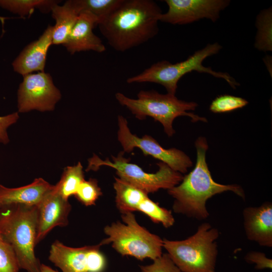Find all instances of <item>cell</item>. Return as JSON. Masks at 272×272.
<instances>
[{"instance_id":"obj_7","label":"cell","mask_w":272,"mask_h":272,"mask_svg":"<svg viewBox=\"0 0 272 272\" xmlns=\"http://www.w3.org/2000/svg\"><path fill=\"white\" fill-rule=\"evenodd\" d=\"M121 218L124 223L117 222L105 227L107 237L99 243L101 246L111 243L121 255L141 260H154L162 254L163 240L139 225L133 213L122 214Z\"/></svg>"},{"instance_id":"obj_2","label":"cell","mask_w":272,"mask_h":272,"mask_svg":"<svg viewBox=\"0 0 272 272\" xmlns=\"http://www.w3.org/2000/svg\"><path fill=\"white\" fill-rule=\"evenodd\" d=\"M196 161L193 169L183 176L178 185L168 189L174 199L173 210L189 218L201 220L207 219L209 213L207 200L213 196L231 191L245 199L242 188L237 184H221L213 179L206 159L209 146L205 137H199L195 142Z\"/></svg>"},{"instance_id":"obj_19","label":"cell","mask_w":272,"mask_h":272,"mask_svg":"<svg viewBox=\"0 0 272 272\" xmlns=\"http://www.w3.org/2000/svg\"><path fill=\"white\" fill-rule=\"evenodd\" d=\"M113 187L116 206L122 214L138 211L140 204L148 196L141 189L118 177H115Z\"/></svg>"},{"instance_id":"obj_25","label":"cell","mask_w":272,"mask_h":272,"mask_svg":"<svg viewBox=\"0 0 272 272\" xmlns=\"http://www.w3.org/2000/svg\"><path fill=\"white\" fill-rule=\"evenodd\" d=\"M102 194L97 180L90 178L88 180H85L80 184L74 195L85 206H90L95 205L96 200Z\"/></svg>"},{"instance_id":"obj_16","label":"cell","mask_w":272,"mask_h":272,"mask_svg":"<svg viewBox=\"0 0 272 272\" xmlns=\"http://www.w3.org/2000/svg\"><path fill=\"white\" fill-rule=\"evenodd\" d=\"M92 245L66 246L56 240L50 247L49 260L63 272H89V252Z\"/></svg>"},{"instance_id":"obj_9","label":"cell","mask_w":272,"mask_h":272,"mask_svg":"<svg viewBox=\"0 0 272 272\" xmlns=\"http://www.w3.org/2000/svg\"><path fill=\"white\" fill-rule=\"evenodd\" d=\"M118 140L124 152L130 153L135 148H139L145 156H151L180 173H185L192 166L190 158L182 151L174 148L165 149L149 135L139 138L132 134L126 119L121 115L118 116Z\"/></svg>"},{"instance_id":"obj_29","label":"cell","mask_w":272,"mask_h":272,"mask_svg":"<svg viewBox=\"0 0 272 272\" xmlns=\"http://www.w3.org/2000/svg\"><path fill=\"white\" fill-rule=\"evenodd\" d=\"M18 112H13L7 115L0 116V143L7 144L10 139L8 129L10 126L15 124L19 119Z\"/></svg>"},{"instance_id":"obj_4","label":"cell","mask_w":272,"mask_h":272,"mask_svg":"<svg viewBox=\"0 0 272 272\" xmlns=\"http://www.w3.org/2000/svg\"><path fill=\"white\" fill-rule=\"evenodd\" d=\"M115 96L119 103L126 107L138 119L143 120L150 116L160 122L169 137L175 132L172 124L178 116H188L194 122L207 121L205 117L187 112L195 109L198 106L196 102L179 100L175 95L162 94L155 90H141L137 99L130 98L120 92Z\"/></svg>"},{"instance_id":"obj_3","label":"cell","mask_w":272,"mask_h":272,"mask_svg":"<svg viewBox=\"0 0 272 272\" xmlns=\"http://www.w3.org/2000/svg\"><path fill=\"white\" fill-rule=\"evenodd\" d=\"M37 227V206H0V233L13 247L20 268L27 272H40L34 252Z\"/></svg>"},{"instance_id":"obj_5","label":"cell","mask_w":272,"mask_h":272,"mask_svg":"<svg viewBox=\"0 0 272 272\" xmlns=\"http://www.w3.org/2000/svg\"><path fill=\"white\" fill-rule=\"evenodd\" d=\"M222 47L218 43L209 44L204 48L196 51L186 60L175 63L166 60L156 62L141 73L127 79V83H154L162 85L167 93L175 95L179 80L192 71L207 73L223 79L234 89L239 83L229 74L216 72L211 67L202 65L208 57L218 53Z\"/></svg>"},{"instance_id":"obj_21","label":"cell","mask_w":272,"mask_h":272,"mask_svg":"<svg viewBox=\"0 0 272 272\" xmlns=\"http://www.w3.org/2000/svg\"><path fill=\"white\" fill-rule=\"evenodd\" d=\"M85 180L83 167L80 162L63 170L59 181L54 185V190L65 199L76 193L80 184Z\"/></svg>"},{"instance_id":"obj_24","label":"cell","mask_w":272,"mask_h":272,"mask_svg":"<svg viewBox=\"0 0 272 272\" xmlns=\"http://www.w3.org/2000/svg\"><path fill=\"white\" fill-rule=\"evenodd\" d=\"M138 211L148 216L153 222L161 223L167 228L172 226L175 223V219L171 210L160 207L148 196L140 204Z\"/></svg>"},{"instance_id":"obj_28","label":"cell","mask_w":272,"mask_h":272,"mask_svg":"<svg viewBox=\"0 0 272 272\" xmlns=\"http://www.w3.org/2000/svg\"><path fill=\"white\" fill-rule=\"evenodd\" d=\"M153 261L151 264L141 265V272H182L167 253H162Z\"/></svg>"},{"instance_id":"obj_23","label":"cell","mask_w":272,"mask_h":272,"mask_svg":"<svg viewBox=\"0 0 272 272\" xmlns=\"http://www.w3.org/2000/svg\"><path fill=\"white\" fill-rule=\"evenodd\" d=\"M75 1L80 12L83 11L90 12L97 18L99 24L108 17L123 0Z\"/></svg>"},{"instance_id":"obj_32","label":"cell","mask_w":272,"mask_h":272,"mask_svg":"<svg viewBox=\"0 0 272 272\" xmlns=\"http://www.w3.org/2000/svg\"></svg>"},{"instance_id":"obj_22","label":"cell","mask_w":272,"mask_h":272,"mask_svg":"<svg viewBox=\"0 0 272 272\" xmlns=\"http://www.w3.org/2000/svg\"><path fill=\"white\" fill-rule=\"evenodd\" d=\"M271 12V7L261 11L256 19V25L257 32L254 46L260 51H267L272 50Z\"/></svg>"},{"instance_id":"obj_27","label":"cell","mask_w":272,"mask_h":272,"mask_svg":"<svg viewBox=\"0 0 272 272\" xmlns=\"http://www.w3.org/2000/svg\"><path fill=\"white\" fill-rule=\"evenodd\" d=\"M248 103L244 98L230 95H221L212 102L210 110L214 113H224L241 108Z\"/></svg>"},{"instance_id":"obj_6","label":"cell","mask_w":272,"mask_h":272,"mask_svg":"<svg viewBox=\"0 0 272 272\" xmlns=\"http://www.w3.org/2000/svg\"><path fill=\"white\" fill-rule=\"evenodd\" d=\"M218 230L203 223L182 240H163V247L182 272H216Z\"/></svg>"},{"instance_id":"obj_15","label":"cell","mask_w":272,"mask_h":272,"mask_svg":"<svg viewBox=\"0 0 272 272\" xmlns=\"http://www.w3.org/2000/svg\"><path fill=\"white\" fill-rule=\"evenodd\" d=\"M53 26H48L36 40L27 45L12 62L14 71L22 75L44 72L47 51L52 45Z\"/></svg>"},{"instance_id":"obj_14","label":"cell","mask_w":272,"mask_h":272,"mask_svg":"<svg viewBox=\"0 0 272 272\" xmlns=\"http://www.w3.org/2000/svg\"><path fill=\"white\" fill-rule=\"evenodd\" d=\"M244 228L248 239L260 246L272 247V203L266 201L258 207L243 211Z\"/></svg>"},{"instance_id":"obj_8","label":"cell","mask_w":272,"mask_h":272,"mask_svg":"<svg viewBox=\"0 0 272 272\" xmlns=\"http://www.w3.org/2000/svg\"><path fill=\"white\" fill-rule=\"evenodd\" d=\"M124 152L119 153L117 156L102 160L94 155L88 159L86 171H96L100 167L107 166L116 170L118 178L141 189L146 193H153L160 189H169L180 183L183 176L181 173L172 169L166 164L160 162L157 163L159 170L156 173L144 171L138 165L129 163V159L123 156Z\"/></svg>"},{"instance_id":"obj_20","label":"cell","mask_w":272,"mask_h":272,"mask_svg":"<svg viewBox=\"0 0 272 272\" xmlns=\"http://www.w3.org/2000/svg\"><path fill=\"white\" fill-rule=\"evenodd\" d=\"M60 2L57 0H0V7L24 17L32 14L35 9H38L42 13H49Z\"/></svg>"},{"instance_id":"obj_12","label":"cell","mask_w":272,"mask_h":272,"mask_svg":"<svg viewBox=\"0 0 272 272\" xmlns=\"http://www.w3.org/2000/svg\"><path fill=\"white\" fill-rule=\"evenodd\" d=\"M38 227L36 245L54 227L68 225L71 205L54 190L49 192L37 206Z\"/></svg>"},{"instance_id":"obj_17","label":"cell","mask_w":272,"mask_h":272,"mask_svg":"<svg viewBox=\"0 0 272 272\" xmlns=\"http://www.w3.org/2000/svg\"><path fill=\"white\" fill-rule=\"evenodd\" d=\"M53 187L42 178L17 188H8L0 184V206L11 204L38 206Z\"/></svg>"},{"instance_id":"obj_1","label":"cell","mask_w":272,"mask_h":272,"mask_svg":"<svg viewBox=\"0 0 272 272\" xmlns=\"http://www.w3.org/2000/svg\"><path fill=\"white\" fill-rule=\"evenodd\" d=\"M162 14L152 0H123L98 24L102 35L115 50L124 52L154 38Z\"/></svg>"},{"instance_id":"obj_11","label":"cell","mask_w":272,"mask_h":272,"mask_svg":"<svg viewBox=\"0 0 272 272\" xmlns=\"http://www.w3.org/2000/svg\"><path fill=\"white\" fill-rule=\"evenodd\" d=\"M168 9L159 21L173 25H184L200 19L216 22L220 12L230 4L229 0H165Z\"/></svg>"},{"instance_id":"obj_18","label":"cell","mask_w":272,"mask_h":272,"mask_svg":"<svg viewBox=\"0 0 272 272\" xmlns=\"http://www.w3.org/2000/svg\"><path fill=\"white\" fill-rule=\"evenodd\" d=\"M51 12L55 21L52 44L63 45L78 19L80 11L75 0H69L62 6L55 5Z\"/></svg>"},{"instance_id":"obj_13","label":"cell","mask_w":272,"mask_h":272,"mask_svg":"<svg viewBox=\"0 0 272 272\" xmlns=\"http://www.w3.org/2000/svg\"><path fill=\"white\" fill-rule=\"evenodd\" d=\"M98 25L95 16L88 11L81 12L63 45L71 54L85 51H105L106 47L102 41L93 31Z\"/></svg>"},{"instance_id":"obj_31","label":"cell","mask_w":272,"mask_h":272,"mask_svg":"<svg viewBox=\"0 0 272 272\" xmlns=\"http://www.w3.org/2000/svg\"><path fill=\"white\" fill-rule=\"evenodd\" d=\"M40 272H58V271L54 270L51 267L44 264H41Z\"/></svg>"},{"instance_id":"obj_30","label":"cell","mask_w":272,"mask_h":272,"mask_svg":"<svg viewBox=\"0 0 272 272\" xmlns=\"http://www.w3.org/2000/svg\"><path fill=\"white\" fill-rule=\"evenodd\" d=\"M246 261L250 263L255 264V268L263 269L272 268V260L267 257L264 253L258 251H251L245 256Z\"/></svg>"},{"instance_id":"obj_10","label":"cell","mask_w":272,"mask_h":272,"mask_svg":"<svg viewBox=\"0 0 272 272\" xmlns=\"http://www.w3.org/2000/svg\"><path fill=\"white\" fill-rule=\"evenodd\" d=\"M61 97L49 74L41 72L24 75L18 90V112L53 111Z\"/></svg>"},{"instance_id":"obj_26","label":"cell","mask_w":272,"mask_h":272,"mask_svg":"<svg viewBox=\"0 0 272 272\" xmlns=\"http://www.w3.org/2000/svg\"><path fill=\"white\" fill-rule=\"evenodd\" d=\"M20 269L13 247L0 233V272H19Z\"/></svg>"}]
</instances>
